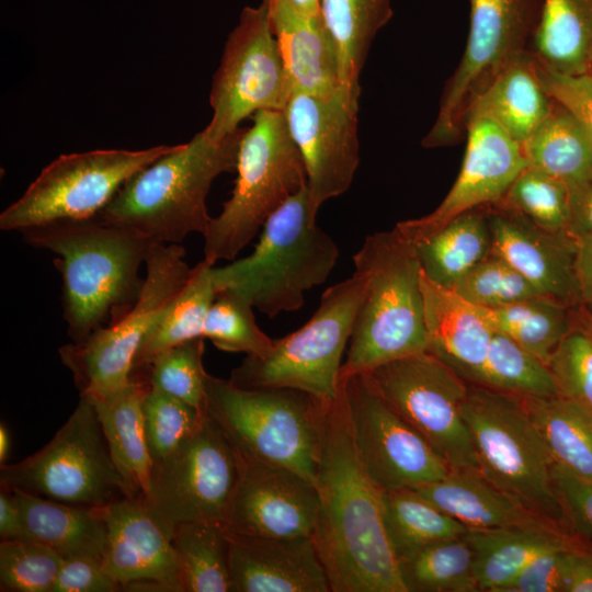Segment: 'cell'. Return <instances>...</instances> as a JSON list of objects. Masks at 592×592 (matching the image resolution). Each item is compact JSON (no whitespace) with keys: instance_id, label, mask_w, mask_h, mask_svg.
<instances>
[{"instance_id":"cell-1","label":"cell","mask_w":592,"mask_h":592,"mask_svg":"<svg viewBox=\"0 0 592 592\" xmlns=\"http://www.w3.org/2000/svg\"><path fill=\"white\" fill-rule=\"evenodd\" d=\"M311 534L331 592H408L384 519L383 490L354 448L342 399L329 407Z\"/></svg>"},{"instance_id":"cell-2","label":"cell","mask_w":592,"mask_h":592,"mask_svg":"<svg viewBox=\"0 0 592 592\" xmlns=\"http://www.w3.org/2000/svg\"><path fill=\"white\" fill-rule=\"evenodd\" d=\"M21 232L26 243L56 255L64 319L76 343L116 321L137 300L144 283L140 267L156 243L99 216Z\"/></svg>"},{"instance_id":"cell-3","label":"cell","mask_w":592,"mask_h":592,"mask_svg":"<svg viewBox=\"0 0 592 592\" xmlns=\"http://www.w3.org/2000/svg\"><path fill=\"white\" fill-rule=\"evenodd\" d=\"M237 129L216 141L203 129L129 179L101 212L110 224L132 229L158 243H181L204 235L213 217L206 205L213 181L236 170Z\"/></svg>"},{"instance_id":"cell-4","label":"cell","mask_w":592,"mask_h":592,"mask_svg":"<svg viewBox=\"0 0 592 592\" xmlns=\"http://www.w3.org/2000/svg\"><path fill=\"white\" fill-rule=\"evenodd\" d=\"M353 264L365 287L340 379L428 351L429 345L413 242L396 227L368 235Z\"/></svg>"},{"instance_id":"cell-5","label":"cell","mask_w":592,"mask_h":592,"mask_svg":"<svg viewBox=\"0 0 592 592\" xmlns=\"http://www.w3.org/2000/svg\"><path fill=\"white\" fill-rule=\"evenodd\" d=\"M317 213L306 185L266 219L251 254L213 269L216 292L236 291L269 318L298 310L306 292L327 281L340 254L317 225Z\"/></svg>"},{"instance_id":"cell-6","label":"cell","mask_w":592,"mask_h":592,"mask_svg":"<svg viewBox=\"0 0 592 592\" xmlns=\"http://www.w3.org/2000/svg\"><path fill=\"white\" fill-rule=\"evenodd\" d=\"M331 405L296 389H249L206 377V413L244 462L289 468L315 486Z\"/></svg>"},{"instance_id":"cell-7","label":"cell","mask_w":592,"mask_h":592,"mask_svg":"<svg viewBox=\"0 0 592 592\" xmlns=\"http://www.w3.org/2000/svg\"><path fill=\"white\" fill-rule=\"evenodd\" d=\"M240 139L231 196L204 236V260L234 261L266 219L307 185L284 111H258Z\"/></svg>"},{"instance_id":"cell-8","label":"cell","mask_w":592,"mask_h":592,"mask_svg":"<svg viewBox=\"0 0 592 592\" xmlns=\"http://www.w3.org/2000/svg\"><path fill=\"white\" fill-rule=\"evenodd\" d=\"M365 287L355 272L328 287L311 318L293 333L274 340L263 355H247L229 380L242 388H288L331 405L340 392L342 356L348 349Z\"/></svg>"},{"instance_id":"cell-9","label":"cell","mask_w":592,"mask_h":592,"mask_svg":"<svg viewBox=\"0 0 592 592\" xmlns=\"http://www.w3.org/2000/svg\"><path fill=\"white\" fill-rule=\"evenodd\" d=\"M479 473L542 519L566 531L553 462L524 398L470 384L463 405Z\"/></svg>"},{"instance_id":"cell-10","label":"cell","mask_w":592,"mask_h":592,"mask_svg":"<svg viewBox=\"0 0 592 592\" xmlns=\"http://www.w3.org/2000/svg\"><path fill=\"white\" fill-rule=\"evenodd\" d=\"M0 482L10 490L89 509L136 498L117 469L95 408L84 395L42 449L19 463L1 465Z\"/></svg>"},{"instance_id":"cell-11","label":"cell","mask_w":592,"mask_h":592,"mask_svg":"<svg viewBox=\"0 0 592 592\" xmlns=\"http://www.w3.org/2000/svg\"><path fill=\"white\" fill-rule=\"evenodd\" d=\"M145 266L139 296L124 315L84 341L58 350L80 395L106 397L132 380L138 349L192 271L180 243H153Z\"/></svg>"},{"instance_id":"cell-12","label":"cell","mask_w":592,"mask_h":592,"mask_svg":"<svg viewBox=\"0 0 592 592\" xmlns=\"http://www.w3.org/2000/svg\"><path fill=\"white\" fill-rule=\"evenodd\" d=\"M177 145L60 155L0 214V229L23 231L98 217L136 173Z\"/></svg>"},{"instance_id":"cell-13","label":"cell","mask_w":592,"mask_h":592,"mask_svg":"<svg viewBox=\"0 0 592 592\" xmlns=\"http://www.w3.org/2000/svg\"><path fill=\"white\" fill-rule=\"evenodd\" d=\"M244 464L225 432L206 414L181 444L153 462L144 502L170 537L181 523L226 525Z\"/></svg>"},{"instance_id":"cell-14","label":"cell","mask_w":592,"mask_h":592,"mask_svg":"<svg viewBox=\"0 0 592 592\" xmlns=\"http://www.w3.org/2000/svg\"><path fill=\"white\" fill-rule=\"evenodd\" d=\"M363 375L451 471L479 473L463 417L469 383L452 367L424 351L389 362Z\"/></svg>"},{"instance_id":"cell-15","label":"cell","mask_w":592,"mask_h":592,"mask_svg":"<svg viewBox=\"0 0 592 592\" xmlns=\"http://www.w3.org/2000/svg\"><path fill=\"white\" fill-rule=\"evenodd\" d=\"M469 33L457 69L446 82L425 148L457 144L473 102L513 59L530 49L543 0H469Z\"/></svg>"},{"instance_id":"cell-16","label":"cell","mask_w":592,"mask_h":592,"mask_svg":"<svg viewBox=\"0 0 592 592\" xmlns=\"http://www.w3.org/2000/svg\"><path fill=\"white\" fill-rule=\"evenodd\" d=\"M292 89L266 4L246 7L225 43L209 93L213 116L204 128L223 141L258 111H285Z\"/></svg>"},{"instance_id":"cell-17","label":"cell","mask_w":592,"mask_h":592,"mask_svg":"<svg viewBox=\"0 0 592 592\" xmlns=\"http://www.w3.org/2000/svg\"><path fill=\"white\" fill-rule=\"evenodd\" d=\"M340 397L356 454L380 490L415 489L451 473L445 462L384 401L363 374L341 378Z\"/></svg>"},{"instance_id":"cell-18","label":"cell","mask_w":592,"mask_h":592,"mask_svg":"<svg viewBox=\"0 0 592 592\" xmlns=\"http://www.w3.org/2000/svg\"><path fill=\"white\" fill-rule=\"evenodd\" d=\"M358 101L342 89L330 98L292 93L284 111L301 155L314 204L349 190L358 167Z\"/></svg>"},{"instance_id":"cell-19","label":"cell","mask_w":592,"mask_h":592,"mask_svg":"<svg viewBox=\"0 0 592 592\" xmlns=\"http://www.w3.org/2000/svg\"><path fill=\"white\" fill-rule=\"evenodd\" d=\"M465 133L463 164L442 203L426 216L396 225L411 242L429 237L465 212L499 202L528 166L522 145L494 122L470 117Z\"/></svg>"},{"instance_id":"cell-20","label":"cell","mask_w":592,"mask_h":592,"mask_svg":"<svg viewBox=\"0 0 592 592\" xmlns=\"http://www.w3.org/2000/svg\"><path fill=\"white\" fill-rule=\"evenodd\" d=\"M316 486L285 467L244 464L226 526L259 537L311 536L318 514Z\"/></svg>"},{"instance_id":"cell-21","label":"cell","mask_w":592,"mask_h":592,"mask_svg":"<svg viewBox=\"0 0 592 592\" xmlns=\"http://www.w3.org/2000/svg\"><path fill=\"white\" fill-rule=\"evenodd\" d=\"M100 512L107 526L102 565L122 590L183 592L171 537L143 497L123 498Z\"/></svg>"},{"instance_id":"cell-22","label":"cell","mask_w":592,"mask_h":592,"mask_svg":"<svg viewBox=\"0 0 592 592\" xmlns=\"http://www.w3.org/2000/svg\"><path fill=\"white\" fill-rule=\"evenodd\" d=\"M491 253L504 260L540 294L571 307H581L576 270L577 240L546 231L519 214L486 206Z\"/></svg>"},{"instance_id":"cell-23","label":"cell","mask_w":592,"mask_h":592,"mask_svg":"<svg viewBox=\"0 0 592 592\" xmlns=\"http://www.w3.org/2000/svg\"><path fill=\"white\" fill-rule=\"evenodd\" d=\"M228 538L232 592H331L310 536Z\"/></svg>"},{"instance_id":"cell-24","label":"cell","mask_w":592,"mask_h":592,"mask_svg":"<svg viewBox=\"0 0 592 592\" xmlns=\"http://www.w3.org/2000/svg\"><path fill=\"white\" fill-rule=\"evenodd\" d=\"M262 1L292 93L334 95L341 89L338 55L321 14L304 13L286 0Z\"/></svg>"},{"instance_id":"cell-25","label":"cell","mask_w":592,"mask_h":592,"mask_svg":"<svg viewBox=\"0 0 592 592\" xmlns=\"http://www.w3.org/2000/svg\"><path fill=\"white\" fill-rule=\"evenodd\" d=\"M428 351L470 383L487 356L493 329L481 309L421 271Z\"/></svg>"},{"instance_id":"cell-26","label":"cell","mask_w":592,"mask_h":592,"mask_svg":"<svg viewBox=\"0 0 592 592\" xmlns=\"http://www.w3.org/2000/svg\"><path fill=\"white\" fill-rule=\"evenodd\" d=\"M554 102L543 84L539 62L526 50L508 64L478 95L466 122L470 117L488 118L523 145L548 116Z\"/></svg>"},{"instance_id":"cell-27","label":"cell","mask_w":592,"mask_h":592,"mask_svg":"<svg viewBox=\"0 0 592 592\" xmlns=\"http://www.w3.org/2000/svg\"><path fill=\"white\" fill-rule=\"evenodd\" d=\"M480 591L506 592L520 572L540 553L579 539L565 528L537 522L491 530H468Z\"/></svg>"},{"instance_id":"cell-28","label":"cell","mask_w":592,"mask_h":592,"mask_svg":"<svg viewBox=\"0 0 592 592\" xmlns=\"http://www.w3.org/2000/svg\"><path fill=\"white\" fill-rule=\"evenodd\" d=\"M414 490L467 530L548 522L475 471H451Z\"/></svg>"},{"instance_id":"cell-29","label":"cell","mask_w":592,"mask_h":592,"mask_svg":"<svg viewBox=\"0 0 592 592\" xmlns=\"http://www.w3.org/2000/svg\"><path fill=\"white\" fill-rule=\"evenodd\" d=\"M149 388L147 376L133 374L125 387L106 397L87 396L95 408L111 456L135 497L147 492L153 464L143 415Z\"/></svg>"},{"instance_id":"cell-30","label":"cell","mask_w":592,"mask_h":592,"mask_svg":"<svg viewBox=\"0 0 592 592\" xmlns=\"http://www.w3.org/2000/svg\"><path fill=\"white\" fill-rule=\"evenodd\" d=\"M11 491L26 539L48 546L64 559L89 557L103 560L107 526L100 509L71 505L20 490Z\"/></svg>"},{"instance_id":"cell-31","label":"cell","mask_w":592,"mask_h":592,"mask_svg":"<svg viewBox=\"0 0 592 592\" xmlns=\"http://www.w3.org/2000/svg\"><path fill=\"white\" fill-rule=\"evenodd\" d=\"M413 244L422 273L452 288L491 252L486 206L456 216Z\"/></svg>"},{"instance_id":"cell-32","label":"cell","mask_w":592,"mask_h":592,"mask_svg":"<svg viewBox=\"0 0 592 592\" xmlns=\"http://www.w3.org/2000/svg\"><path fill=\"white\" fill-rule=\"evenodd\" d=\"M320 14L335 46L341 89L358 101L360 73L373 39L392 18L391 0H320Z\"/></svg>"},{"instance_id":"cell-33","label":"cell","mask_w":592,"mask_h":592,"mask_svg":"<svg viewBox=\"0 0 592 592\" xmlns=\"http://www.w3.org/2000/svg\"><path fill=\"white\" fill-rule=\"evenodd\" d=\"M528 50L546 69L587 73L592 54V0H543Z\"/></svg>"},{"instance_id":"cell-34","label":"cell","mask_w":592,"mask_h":592,"mask_svg":"<svg viewBox=\"0 0 592 592\" xmlns=\"http://www.w3.org/2000/svg\"><path fill=\"white\" fill-rule=\"evenodd\" d=\"M522 147L530 167L558 179L569 191L592 178V143L577 118L556 101Z\"/></svg>"},{"instance_id":"cell-35","label":"cell","mask_w":592,"mask_h":592,"mask_svg":"<svg viewBox=\"0 0 592 592\" xmlns=\"http://www.w3.org/2000/svg\"><path fill=\"white\" fill-rule=\"evenodd\" d=\"M213 269L214 264L204 259L192 267L187 281L138 349L133 373L145 368L161 352L185 341L203 338L205 320L217 294Z\"/></svg>"},{"instance_id":"cell-36","label":"cell","mask_w":592,"mask_h":592,"mask_svg":"<svg viewBox=\"0 0 592 592\" xmlns=\"http://www.w3.org/2000/svg\"><path fill=\"white\" fill-rule=\"evenodd\" d=\"M480 309L493 331L509 337L546 364L577 323L571 307L544 295Z\"/></svg>"},{"instance_id":"cell-37","label":"cell","mask_w":592,"mask_h":592,"mask_svg":"<svg viewBox=\"0 0 592 592\" xmlns=\"http://www.w3.org/2000/svg\"><path fill=\"white\" fill-rule=\"evenodd\" d=\"M524 402L553 464L592 480V419L559 396Z\"/></svg>"},{"instance_id":"cell-38","label":"cell","mask_w":592,"mask_h":592,"mask_svg":"<svg viewBox=\"0 0 592 592\" xmlns=\"http://www.w3.org/2000/svg\"><path fill=\"white\" fill-rule=\"evenodd\" d=\"M183 592H232L226 525L186 522L171 534Z\"/></svg>"},{"instance_id":"cell-39","label":"cell","mask_w":592,"mask_h":592,"mask_svg":"<svg viewBox=\"0 0 592 592\" xmlns=\"http://www.w3.org/2000/svg\"><path fill=\"white\" fill-rule=\"evenodd\" d=\"M383 505L388 537L399 561L429 544L468 531L414 489L383 491Z\"/></svg>"},{"instance_id":"cell-40","label":"cell","mask_w":592,"mask_h":592,"mask_svg":"<svg viewBox=\"0 0 592 592\" xmlns=\"http://www.w3.org/2000/svg\"><path fill=\"white\" fill-rule=\"evenodd\" d=\"M399 565L408 592L480 591L466 534L429 544Z\"/></svg>"},{"instance_id":"cell-41","label":"cell","mask_w":592,"mask_h":592,"mask_svg":"<svg viewBox=\"0 0 592 592\" xmlns=\"http://www.w3.org/2000/svg\"><path fill=\"white\" fill-rule=\"evenodd\" d=\"M470 384L522 398L558 396L548 365L509 337L496 332Z\"/></svg>"},{"instance_id":"cell-42","label":"cell","mask_w":592,"mask_h":592,"mask_svg":"<svg viewBox=\"0 0 592 592\" xmlns=\"http://www.w3.org/2000/svg\"><path fill=\"white\" fill-rule=\"evenodd\" d=\"M492 205L519 214L546 231L570 235L568 186L536 168L527 166Z\"/></svg>"},{"instance_id":"cell-43","label":"cell","mask_w":592,"mask_h":592,"mask_svg":"<svg viewBox=\"0 0 592 592\" xmlns=\"http://www.w3.org/2000/svg\"><path fill=\"white\" fill-rule=\"evenodd\" d=\"M203 338L221 351L247 355H263L274 342L257 325L252 304L232 289L217 292L205 320Z\"/></svg>"},{"instance_id":"cell-44","label":"cell","mask_w":592,"mask_h":592,"mask_svg":"<svg viewBox=\"0 0 592 592\" xmlns=\"http://www.w3.org/2000/svg\"><path fill=\"white\" fill-rule=\"evenodd\" d=\"M204 349V338H195L161 352L143 368L148 372L150 386L181 399L202 414H206Z\"/></svg>"},{"instance_id":"cell-45","label":"cell","mask_w":592,"mask_h":592,"mask_svg":"<svg viewBox=\"0 0 592 592\" xmlns=\"http://www.w3.org/2000/svg\"><path fill=\"white\" fill-rule=\"evenodd\" d=\"M64 558L31 539L1 540V591L53 592Z\"/></svg>"},{"instance_id":"cell-46","label":"cell","mask_w":592,"mask_h":592,"mask_svg":"<svg viewBox=\"0 0 592 592\" xmlns=\"http://www.w3.org/2000/svg\"><path fill=\"white\" fill-rule=\"evenodd\" d=\"M452 289L475 306L488 309L543 295L510 264L491 252Z\"/></svg>"},{"instance_id":"cell-47","label":"cell","mask_w":592,"mask_h":592,"mask_svg":"<svg viewBox=\"0 0 592 592\" xmlns=\"http://www.w3.org/2000/svg\"><path fill=\"white\" fill-rule=\"evenodd\" d=\"M206 414L150 386L143 401V415L152 462L171 453L195 431Z\"/></svg>"},{"instance_id":"cell-48","label":"cell","mask_w":592,"mask_h":592,"mask_svg":"<svg viewBox=\"0 0 592 592\" xmlns=\"http://www.w3.org/2000/svg\"><path fill=\"white\" fill-rule=\"evenodd\" d=\"M547 365L558 396L578 406L592 419V337L578 317Z\"/></svg>"},{"instance_id":"cell-49","label":"cell","mask_w":592,"mask_h":592,"mask_svg":"<svg viewBox=\"0 0 592 592\" xmlns=\"http://www.w3.org/2000/svg\"><path fill=\"white\" fill-rule=\"evenodd\" d=\"M551 480L566 528L582 544L592 547V480L554 464Z\"/></svg>"},{"instance_id":"cell-50","label":"cell","mask_w":592,"mask_h":592,"mask_svg":"<svg viewBox=\"0 0 592 592\" xmlns=\"http://www.w3.org/2000/svg\"><path fill=\"white\" fill-rule=\"evenodd\" d=\"M539 73L551 99L577 118L592 143V76L563 75L546 69L540 64Z\"/></svg>"},{"instance_id":"cell-51","label":"cell","mask_w":592,"mask_h":592,"mask_svg":"<svg viewBox=\"0 0 592 592\" xmlns=\"http://www.w3.org/2000/svg\"><path fill=\"white\" fill-rule=\"evenodd\" d=\"M579 542L537 555L520 572L506 592H565L568 551Z\"/></svg>"},{"instance_id":"cell-52","label":"cell","mask_w":592,"mask_h":592,"mask_svg":"<svg viewBox=\"0 0 592 592\" xmlns=\"http://www.w3.org/2000/svg\"><path fill=\"white\" fill-rule=\"evenodd\" d=\"M121 585L105 571L102 560L73 557L62 560L53 592H115Z\"/></svg>"},{"instance_id":"cell-53","label":"cell","mask_w":592,"mask_h":592,"mask_svg":"<svg viewBox=\"0 0 592 592\" xmlns=\"http://www.w3.org/2000/svg\"><path fill=\"white\" fill-rule=\"evenodd\" d=\"M565 592H592V547L581 542L568 551Z\"/></svg>"},{"instance_id":"cell-54","label":"cell","mask_w":592,"mask_h":592,"mask_svg":"<svg viewBox=\"0 0 592 592\" xmlns=\"http://www.w3.org/2000/svg\"><path fill=\"white\" fill-rule=\"evenodd\" d=\"M569 231L576 240L592 236V178L570 190Z\"/></svg>"},{"instance_id":"cell-55","label":"cell","mask_w":592,"mask_h":592,"mask_svg":"<svg viewBox=\"0 0 592 592\" xmlns=\"http://www.w3.org/2000/svg\"><path fill=\"white\" fill-rule=\"evenodd\" d=\"M0 537L2 540L26 539L14 494L4 486L0 492Z\"/></svg>"},{"instance_id":"cell-56","label":"cell","mask_w":592,"mask_h":592,"mask_svg":"<svg viewBox=\"0 0 592 592\" xmlns=\"http://www.w3.org/2000/svg\"><path fill=\"white\" fill-rule=\"evenodd\" d=\"M576 270L581 303L592 310V236L577 240Z\"/></svg>"},{"instance_id":"cell-57","label":"cell","mask_w":592,"mask_h":592,"mask_svg":"<svg viewBox=\"0 0 592 592\" xmlns=\"http://www.w3.org/2000/svg\"><path fill=\"white\" fill-rule=\"evenodd\" d=\"M297 10L307 14L320 13V0H286Z\"/></svg>"},{"instance_id":"cell-58","label":"cell","mask_w":592,"mask_h":592,"mask_svg":"<svg viewBox=\"0 0 592 592\" xmlns=\"http://www.w3.org/2000/svg\"><path fill=\"white\" fill-rule=\"evenodd\" d=\"M10 445H11V441H10L9 430L4 423H1L0 424V463L1 465L5 464V460L10 452Z\"/></svg>"},{"instance_id":"cell-59","label":"cell","mask_w":592,"mask_h":592,"mask_svg":"<svg viewBox=\"0 0 592 592\" xmlns=\"http://www.w3.org/2000/svg\"><path fill=\"white\" fill-rule=\"evenodd\" d=\"M581 309L577 311L578 321L592 337V310L581 305Z\"/></svg>"},{"instance_id":"cell-60","label":"cell","mask_w":592,"mask_h":592,"mask_svg":"<svg viewBox=\"0 0 592 592\" xmlns=\"http://www.w3.org/2000/svg\"><path fill=\"white\" fill-rule=\"evenodd\" d=\"M587 73L591 75L592 76V54L590 56V60H589V66H588V71Z\"/></svg>"}]
</instances>
